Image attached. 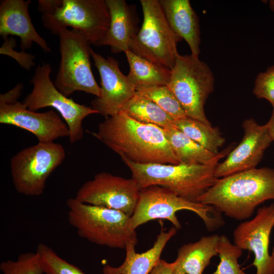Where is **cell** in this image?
<instances>
[{"instance_id":"6da1fadb","label":"cell","mask_w":274,"mask_h":274,"mask_svg":"<svg viewBox=\"0 0 274 274\" xmlns=\"http://www.w3.org/2000/svg\"><path fill=\"white\" fill-rule=\"evenodd\" d=\"M91 134L122 160L140 164L180 163L162 128L139 122L123 111L106 118Z\"/></svg>"},{"instance_id":"7a4b0ae2","label":"cell","mask_w":274,"mask_h":274,"mask_svg":"<svg viewBox=\"0 0 274 274\" xmlns=\"http://www.w3.org/2000/svg\"><path fill=\"white\" fill-rule=\"evenodd\" d=\"M274 199V168H254L218 178L197 202L229 218L244 220L266 200Z\"/></svg>"},{"instance_id":"3957f363","label":"cell","mask_w":274,"mask_h":274,"mask_svg":"<svg viewBox=\"0 0 274 274\" xmlns=\"http://www.w3.org/2000/svg\"><path fill=\"white\" fill-rule=\"evenodd\" d=\"M233 146L230 144L206 164H140L123 160L140 190L150 186H159L186 199L197 202L198 198L216 183L218 179L216 168Z\"/></svg>"},{"instance_id":"277c9868","label":"cell","mask_w":274,"mask_h":274,"mask_svg":"<svg viewBox=\"0 0 274 274\" xmlns=\"http://www.w3.org/2000/svg\"><path fill=\"white\" fill-rule=\"evenodd\" d=\"M67 219L78 235L94 244L112 248L125 249L138 243L137 234L124 213L93 206L70 198L66 202Z\"/></svg>"},{"instance_id":"5b68a950","label":"cell","mask_w":274,"mask_h":274,"mask_svg":"<svg viewBox=\"0 0 274 274\" xmlns=\"http://www.w3.org/2000/svg\"><path fill=\"white\" fill-rule=\"evenodd\" d=\"M44 27L55 35L68 27L82 32L96 46L105 36L110 15L106 0H39Z\"/></svg>"},{"instance_id":"8992f818","label":"cell","mask_w":274,"mask_h":274,"mask_svg":"<svg viewBox=\"0 0 274 274\" xmlns=\"http://www.w3.org/2000/svg\"><path fill=\"white\" fill-rule=\"evenodd\" d=\"M182 210L195 213L211 231L218 229L224 223L221 213L213 207L191 201L164 187L153 185L140 190L137 204L130 217V224L135 230L148 221L165 219L178 230L182 225L176 213Z\"/></svg>"},{"instance_id":"52a82bcc","label":"cell","mask_w":274,"mask_h":274,"mask_svg":"<svg viewBox=\"0 0 274 274\" xmlns=\"http://www.w3.org/2000/svg\"><path fill=\"white\" fill-rule=\"evenodd\" d=\"M143 21L131 40L129 50L153 63L172 70L183 39L171 28L159 0H141Z\"/></svg>"},{"instance_id":"ba28073f","label":"cell","mask_w":274,"mask_h":274,"mask_svg":"<svg viewBox=\"0 0 274 274\" xmlns=\"http://www.w3.org/2000/svg\"><path fill=\"white\" fill-rule=\"evenodd\" d=\"M215 78L209 65L199 57L178 56L167 85L183 108L187 117L211 124L204 106L214 91Z\"/></svg>"},{"instance_id":"9c48e42d","label":"cell","mask_w":274,"mask_h":274,"mask_svg":"<svg viewBox=\"0 0 274 274\" xmlns=\"http://www.w3.org/2000/svg\"><path fill=\"white\" fill-rule=\"evenodd\" d=\"M61 60L54 84L65 96L77 91L99 96L100 87L91 68L90 43L81 31L65 28L58 33Z\"/></svg>"},{"instance_id":"30bf717a","label":"cell","mask_w":274,"mask_h":274,"mask_svg":"<svg viewBox=\"0 0 274 274\" xmlns=\"http://www.w3.org/2000/svg\"><path fill=\"white\" fill-rule=\"evenodd\" d=\"M65 151L59 143L38 142L17 152L10 161L11 175L16 190L26 196L44 192L51 174L64 161Z\"/></svg>"},{"instance_id":"8fae6325","label":"cell","mask_w":274,"mask_h":274,"mask_svg":"<svg viewBox=\"0 0 274 274\" xmlns=\"http://www.w3.org/2000/svg\"><path fill=\"white\" fill-rule=\"evenodd\" d=\"M51 71L52 67L48 63L36 67L30 80L32 89L23 103L28 109L35 112L46 107L56 109L67 124L70 142L74 144L83 136V120L97 113L91 107L77 103L60 92L51 80Z\"/></svg>"},{"instance_id":"7c38bea8","label":"cell","mask_w":274,"mask_h":274,"mask_svg":"<svg viewBox=\"0 0 274 274\" xmlns=\"http://www.w3.org/2000/svg\"><path fill=\"white\" fill-rule=\"evenodd\" d=\"M140 191L132 178L126 179L101 172L85 182L75 198L83 203L118 210L131 217L137 204Z\"/></svg>"},{"instance_id":"4fadbf2b","label":"cell","mask_w":274,"mask_h":274,"mask_svg":"<svg viewBox=\"0 0 274 274\" xmlns=\"http://www.w3.org/2000/svg\"><path fill=\"white\" fill-rule=\"evenodd\" d=\"M274 226V203L259 208L251 220L240 223L233 231V244L252 252L256 274H274V248L269 253V237Z\"/></svg>"},{"instance_id":"5bb4252c","label":"cell","mask_w":274,"mask_h":274,"mask_svg":"<svg viewBox=\"0 0 274 274\" xmlns=\"http://www.w3.org/2000/svg\"><path fill=\"white\" fill-rule=\"evenodd\" d=\"M90 55L100 78V94L91 101V108L106 118L113 116L122 111L135 94L136 87L114 57L105 58L91 48Z\"/></svg>"},{"instance_id":"9a60e30c","label":"cell","mask_w":274,"mask_h":274,"mask_svg":"<svg viewBox=\"0 0 274 274\" xmlns=\"http://www.w3.org/2000/svg\"><path fill=\"white\" fill-rule=\"evenodd\" d=\"M0 123L26 130L41 143H52L58 138L70 136L67 124L55 111H30L17 100L0 101Z\"/></svg>"},{"instance_id":"2e32d148","label":"cell","mask_w":274,"mask_h":274,"mask_svg":"<svg viewBox=\"0 0 274 274\" xmlns=\"http://www.w3.org/2000/svg\"><path fill=\"white\" fill-rule=\"evenodd\" d=\"M242 126L244 132L243 139L226 158L218 164L215 171L217 178L256 168L272 142L266 124L259 125L254 119L250 118L244 120Z\"/></svg>"},{"instance_id":"e0dca14e","label":"cell","mask_w":274,"mask_h":274,"mask_svg":"<svg viewBox=\"0 0 274 274\" xmlns=\"http://www.w3.org/2000/svg\"><path fill=\"white\" fill-rule=\"evenodd\" d=\"M31 1L3 0L0 5V35L3 39L16 36L20 39L22 51L29 49L33 43L46 53L51 49L46 41L37 32L28 13Z\"/></svg>"},{"instance_id":"ac0fdd59","label":"cell","mask_w":274,"mask_h":274,"mask_svg":"<svg viewBox=\"0 0 274 274\" xmlns=\"http://www.w3.org/2000/svg\"><path fill=\"white\" fill-rule=\"evenodd\" d=\"M110 23L109 29L97 46H109L112 53L125 52L139 31L138 17L132 6L124 0H106Z\"/></svg>"},{"instance_id":"d6986e66","label":"cell","mask_w":274,"mask_h":274,"mask_svg":"<svg viewBox=\"0 0 274 274\" xmlns=\"http://www.w3.org/2000/svg\"><path fill=\"white\" fill-rule=\"evenodd\" d=\"M171 28L188 44L191 54L199 57L200 30L198 16L188 0H159Z\"/></svg>"},{"instance_id":"ffe728a7","label":"cell","mask_w":274,"mask_h":274,"mask_svg":"<svg viewBox=\"0 0 274 274\" xmlns=\"http://www.w3.org/2000/svg\"><path fill=\"white\" fill-rule=\"evenodd\" d=\"M177 232V229L174 226L167 231H164L162 228L153 246L142 253L135 252V244L128 243L125 248L126 256L122 264L118 267L105 265L103 274H150L161 259L166 245Z\"/></svg>"},{"instance_id":"44dd1931","label":"cell","mask_w":274,"mask_h":274,"mask_svg":"<svg viewBox=\"0 0 274 274\" xmlns=\"http://www.w3.org/2000/svg\"><path fill=\"white\" fill-rule=\"evenodd\" d=\"M219 235L201 237L198 241L184 244L178 250L175 268L187 274H202L211 259L217 254Z\"/></svg>"},{"instance_id":"7402d4cb","label":"cell","mask_w":274,"mask_h":274,"mask_svg":"<svg viewBox=\"0 0 274 274\" xmlns=\"http://www.w3.org/2000/svg\"><path fill=\"white\" fill-rule=\"evenodd\" d=\"M125 53L129 66L127 77L136 88L168 85L171 70L144 59L129 50Z\"/></svg>"},{"instance_id":"603a6c76","label":"cell","mask_w":274,"mask_h":274,"mask_svg":"<svg viewBox=\"0 0 274 274\" xmlns=\"http://www.w3.org/2000/svg\"><path fill=\"white\" fill-rule=\"evenodd\" d=\"M163 130L180 163L206 164L217 155L192 140L175 126Z\"/></svg>"},{"instance_id":"cb8c5ba5","label":"cell","mask_w":274,"mask_h":274,"mask_svg":"<svg viewBox=\"0 0 274 274\" xmlns=\"http://www.w3.org/2000/svg\"><path fill=\"white\" fill-rule=\"evenodd\" d=\"M122 111L139 122L158 126L163 129L174 126L175 120L156 103L135 92Z\"/></svg>"},{"instance_id":"d4e9b609","label":"cell","mask_w":274,"mask_h":274,"mask_svg":"<svg viewBox=\"0 0 274 274\" xmlns=\"http://www.w3.org/2000/svg\"><path fill=\"white\" fill-rule=\"evenodd\" d=\"M174 126L208 151L217 154L225 142L218 127L185 117L175 120Z\"/></svg>"},{"instance_id":"484cf974","label":"cell","mask_w":274,"mask_h":274,"mask_svg":"<svg viewBox=\"0 0 274 274\" xmlns=\"http://www.w3.org/2000/svg\"><path fill=\"white\" fill-rule=\"evenodd\" d=\"M135 92L154 101L175 120L187 117L179 101L166 85L137 88Z\"/></svg>"},{"instance_id":"4316f807","label":"cell","mask_w":274,"mask_h":274,"mask_svg":"<svg viewBox=\"0 0 274 274\" xmlns=\"http://www.w3.org/2000/svg\"><path fill=\"white\" fill-rule=\"evenodd\" d=\"M217 250L220 261L211 274H247L241 268L238 262L243 250L231 243L226 235L219 236Z\"/></svg>"},{"instance_id":"83f0119b","label":"cell","mask_w":274,"mask_h":274,"mask_svg":"<svg viewBox=\"0 0 274 274\" xmlns=\"http://www.w3.org/2000/svg\"><path fill=\"white\" fill-rule=\"evenodd\" d=\"M36 251L41 257L45 274H85L80 268L61 258L45 244L40 243Z\"/></svg>"},{"instance_id":"f1b7e54d","label":"cell","mask_w":274,"mask_h":274,"mask_svg":"<svg viewBox=\"0 0 274 274\" xmlns=\"http://www.w3.org/2000/svg\"><path fill=\"white\" fill-rule=\"evenodd\" d=\"M0 270L2 274H45L41 257L37 251L21 254L14 261H3Z\"/></svg>"},{"instance_id":"f546056e","label":"cell","mask_w":274,"mask_h":274,"mask_svg":"<svg viewBox=\"0 0 274 274\" xmlns=\"http://www.w3.org/2000/svg\"><path fill=\"white\" fill-rule=\"evenodd\" d=\"M253 93L258 98L268 100L274 107V65L257 76Z\"/></svg>"},{"instance_id":"4dcf8cb0","label":"cell","mask_w":274,"mask_h":274,"mask_svg":"<svg viewBox=\"0 0 274 274\" xmlns=\"http://www.w3.org/2000/svg\"><path fill=\"white\" fill-rule=\"evenodd\" d=\"M0 48V54L13 58L23 68L29 71L35 65V57L32 54L24 51L18 52L14 49L16 40L13 37H6Z\"/></svg>"},{"instance_id":"1f68e13d","label":"cell","mask_w":274,"mask_h":274,"mask_svg":"<svg viewBox=\"0 0 274 274\" xmlns=\"http://www.w3.org/2000/svg\"><path fill=\"white\" fill-rule=\"evenodd\" d=\"M174 268V262L168 263L160 259L154 267L150 274H173Z\"/></svg>"},{"instance_id":"d6a6232c","label":"cell","mask_w":274,"mask_h":274,"mask_svg":"<svg viewBox=\"0 0 274 274\" xmlns=\"http://www.w3.org/2000/svg\"><path fill=\"white\" fill-rule=\"evenodd\" d=\"M265 124L272 141H274V107H272V112L271 117L269 121Z\"/></svg>"},{"instance_id":"836d02e7","label":"cell","mask_w":274,"mask_h":274,"mask_svg":"<svg viewBox=\"0 0 274 274\" xmlns=\"http://www.w3.org/2000/svg\"><path fill=\"white\" fill-rule=\"evenodd\" d=\"M173 274H187L185 272H184L183 271L178 269H177V268H174V272H173Z\"/></svg>"},{"instance_id":"e575fe53","label":"cell","mask_w":274,"mask_h":274,"mask_svg":"<svg viewBox=\"0 0 274 274\" xmlns=\"http://www.w3.org/2000/svg\"><path fill=\"white\" fill-rule=\"evenodd\" d=\"M269 4L271 10L274 12V1H270Z\"/></svg>"}]
</instances>
